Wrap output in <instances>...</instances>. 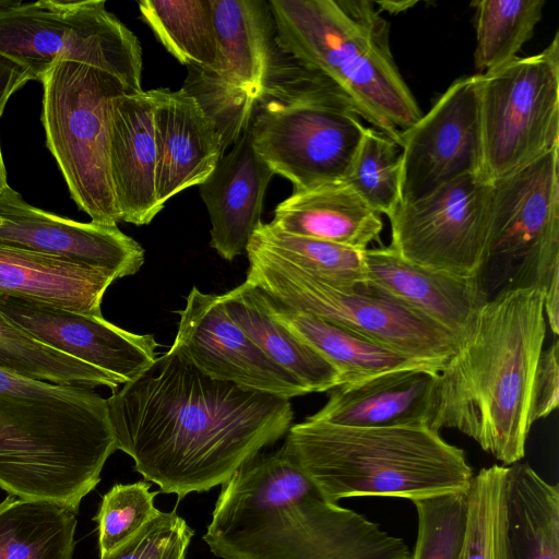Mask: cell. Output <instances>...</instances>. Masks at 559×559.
Returning <instances> with one entry per match:
<instances>
[{
    "label": "cell",
    "mask_w": 559,
    "mask_h": 559,
    "mask_svg": "<svg viewBox=\"0 0 559 559\" xmlns=\"http://www.w3.org/2000/svg\"><path fill=\"white\" fill-rule=\"evenodd\" d=\"M107 404L117 450L179 500L224 485L294 418L289 399L211 378L175 345Z\"/></svg>",
    "instance_id": "1"
},
{
    "label": "cell",
    "mask_w": 559,
    "mask_h": 559,
    "mask_svg": "<svg viewBox=\"0 0 559 559\" xmlns=\"http://www.w3.org/2000/svg\"><path fill=\"white\" fill-rule=\"evenodd\" d=\"M202 538L222 559H411L402 538L328 501L285 444L222 485Z\"/></svg>",
    "instance_id": "2"
},
{
    "label": "cell",
    "mask_w": 559,
    "mask_h": 559,
    "mask_svg": "<svg viewBox=\"0 0 559 559\" xmlns=\"http://www.w3.org/2000/svg\"><path fill=\"white\" fill-rule=\"evenodd\" d=\"M545 336L540 287L510 289L487 300L438 371L429 427L459 430L506 466L522 460Z\"/></svg>",
    "instance_id": "3"
},
{
    "label": "cell",
    "mask_w": 559,
    "mask_h": 559,
    "mask_svg": "<svg viewBox=\"0 0 559 559\" xmlns=\"http://www.w3.org/2000/svg\"><path fill=\"white\" fill-rule=\"evenodd\" d=\"M117 450L107 399L0 368V488L78 511Z\"/></svg>",
    "instance_id": "4"
},
{
    "label": "cell",
    "mask_w": 559,
    "mask_h": 559,
    "mask_svg": "<svg viewBox=\"0 0 559 559\" xmlns=\"http://www.w3.org/2000/svg\"><path fill=\"white\" fill-rule=\"evenodd\" d=\"M277 47L331 81L356 114L400 145L423 115L370 0H271Z\"/></svg>",
    "instance_id": "5"
},
{
    "label": "cell",
    "mask_w": 559,
    "mask_h": 559,
    "mask_svg": "<svg viewBox=\"0 0 559 559\" xmlns=\"http://www.w3.org/2000/svg\"><path fill=\"white\" fill-rule=\"evenodd\" d=\"M284 444L323 497L411 501L468 491L474 472L464 450L429 426L355 428L306 419Z\"/></svg>",
    "instance_id": "6"
},
{
    "label": "cell",
    "mask_w": 559,
    "mask_h": 559,
    "mask_svg": "<svg viewBox=\"0 0 559 559\" xmlns=\"http://www.w3.org/2000/svg\"><path fill=\"white\" fill-rule=\"evenodd\" d=\"M288 59L286 66L276 53L254 105L253 147L294 191L344 182L366 127L331 81Z\"/></svg>",
    "instance_id": "7"
},
{
    "label": "cell",
    "mask_w": 559,
    "mask_h": 559,
    "mask_svg": "<svg viewBox=\"0 0 559 559\" xmlns=\"http://www.w3.org/2000/svg\"><path fill=\"white\" fill-rule=\"evenodd\" d=\"M246 281L275 301L313 314L440 371L459 346L427 317L364 283L340 285L248 243Z\"/></svg>",
    "instance_id": "8"
},
{
    "label": "cell",
    "mask_w": 559,
    "mask_h": 559,
    "mask_svg": "<svg viewBox=\"0 0 559 559\" xmlns=\"http://www.w3.org/2000/svg\"><path fill=\"white\" fill-rule=\"evenodd\" d=\"M41 122L73 201L93 223L120 222L110 179L109 142L114 100L131 94L112 74L57 61L41 78Z\"/></svg>",
    "instance_id": "9"
},
{
    "label": "cell",
    "mask_w": 559,
    "mask_h": 559,
    "mask_svg": "<svg viewBox=\"0 0 559 559\" xmlns=\"http://www.w3.org/2000/svg\"><path fill=\"white\" fill-rule=\"evenodd\" d=\"M0 55L39 82L57 61H72L144 91L140 43L103 0H16L0 10Z\"/></svg>",
    "instance_id": "10"
},
{
    "label": "cell",
    "mask_w": 559,
    "mask_h": 559,
    "mask_svg": "<svg viewBox=\"0 0 559 559\" xmlns=\"http://www.w3.org/2000/svg\"><path fill=\"white\" fill-rule=\"evenodd\" d=\"M490 183L483 293L544 289L559 272V146Z\"/></svg>",
    "instance_id": "11"
},
{
    "label": "cell",
    "mask_w": 559,
    "mask_h": 559,
    "mask_svg": "<svg viewBox=\"0 0 559 559\" xmlns=\"http://www.w3.org/2000/svg\"><path fill=\"white\" fill-rule=\"evenodd\" d=\"M481 167L492 182L559 146V34L540 52L476 74Z\"/></svg>",
    "instance_id": "12"
},
{
    "label": "cell",
    "mask_w": 559,
    "mask_h": 559,
    "mask_svg": "<svg viewBox=\"0 0 559 559\" xmlns=\"http://www.w3.org/2000/svg\"><path fill=\"white\" fill-rule=\"evenodd\" d=\"M491 183L461 177L389 216L391 247L411 263L478 277L489 227Z\"/></svg>",
    "instance_id": "13"
},
{
    "label": "cell",
    "mask_w": 559,
    "mask_h": 559,
    "mask_svg": "<svg viewBox=\"0 0 559 559\" xmlns=\"http://www.w3.org/2000/svg\"><path fill=\"white\" fill-rule=\"evenodd\" d=\"M401 202L411 203L467 175L480 174L476 74L455 80L400 139Z\"/></svg>",
    "instance_id": "14"
},
{
    "label": "cell",
    "mask_w": 559,
    "mask_h": 559,
    "mask_svg": "<svg viewBox=\"0 0 559 559\" xmlns=\"http://www.w3.org/2000/svg\"><path fill=\"white\" fill-rule=\"evenodd\" d=\"M174 344L211 378L290 399L309 393L230 318L221 295L193 286L179 312Z\"/></svg>",
    "instance_id": "15"
},
{
    "label": "cell",
    "mask_w": 559,
    "mask_h": 559,
    "mask_svg": "<svg viewBox=\"0 0 559 559\" xmlns=\"http://www.w3.org/2000/svg\"><path fill=\"white\" fill-rule=\"evenodd\" d=\"M0 311L39 342L93 366L124 384L157 358L151 334H135L103 316L0 297Z\"/></svg>",
    "instance_id": "16"
},
{
    "label": "cell",
    "mask_w": 559,
    "mask_h": 559,
    "mask_svg": "<svg viewBox=\"0 0 559 559\" xmlns=\"http://www.w3.org/2000/svg\"><path fill=\"white\" fill-rule=\"evenodd\" d=\"M0 243L61 257L121 278L144 263V249L117 225L81 223L26 203L10 188L0 197Z\"/></svg>",
    "instance_id": "17"
},
{
    "label": "cell",
    "mask_w": 559,
    "mask_h": 559,
    "mask_svg": "<svg viewBox=\"0 0 559 559\" xmlns=\"http://www.w3.org/2000/svg\"><path fill=\"white\" fill-rule=\"evenodd\" d=\"M154 99L156 192L165 203L192 186H200L224 154L216 122L185 88L151 90Z\"/></svg>",
    "instance_id": "18"
},
{
    "label": "cell",
    "mask_w": 559,
    "mask_h": 559,
    "mask_svg": "<svg viewBox=\"0 0 559 559\" xmlns=\"http://www.w3.org/2000/svg\"><path fill=\"white\" fill-rule=\"evenodd\" d=\"M366 284L441 325L460 341L487 301L478 277L408 262L391 246L362 251Z\"/></svg>",
    "instance_id": "19"
},
{
    "label": "cell",
    "mask_w": 559,
    "mask_h": 559,
    "mask_svg": "<svg viewBox=\"0 0 559 559\" xmlns=\"http://www.w3.org/2000/svg\"><path fill=\"white\" fill-rule=\"evenodd\" d=\"M273 175L254 150L248 127L199 186L211 221V247L223 259L246 253L262 223L263 199Z\"/></svg>",
    "instance_id": "20"
},
{
    "label": "cell",
    "mask_w": 559,
    "mask_h": 559,
    "mask_svg": "<svg viewBox=\"0 0 559 559\" xmlns=\"http://www.w3.org/2000/svg\"><path fill=\"white\" fill-rule=\"evenodd\" d=\"M109 168L120 222L146 225L164 209L156 192L154 99L151 90L114 100Z\"/></svg>",
    "instance_id": "21"
},
{
    "label": "cell",
    "mask_w": 559,
    "mask_h": 559,
    "mask_svg": "<svg viewBox=\"0 0 559 559\" xmlns=\"http://www.w3.org/2000/svg\"><path fill=\"white\" fill-rule=\"evenodd\" d=\"M438 371L413 368L340 384L312 421L355 428L429 426Z\"/></svg>",
    "instance_id": "22"
},
{
    "label": "cell",
    "mask_w": 559,
    "mask_h": 559,
    "mask_svg": "<svg viewBox=\"0 0 559 559\" xmlns=\"http://www.w3.org/2000/svg\"><path fill=\"white\" fill-rule=\"evenodd\" d=\"M111 272L34 250L0 243V297L103 316Z\"/></svg>",
    "instance_id": "23"
},
{
    "label": "cell",
    "mask_w": 559,
    "mask_h": 559,
    "mask_svg": "<svg viewBox=\"0 0 559 559\" xmlns=\"http://www.w3.org/2000/svg\"><path fill=\"white\" fill-rule=\"evenodd\" d=\"M210 1L218 48V70L215 76H210L234 95L255 105L267 83L277 49L269 3Z\"/></svg>",
    "instance_id": "24"
},
{
    "label": "cell",
    "mask_w": 559,
    "mask_h": 559,
    "mask_svg": "<svg viewBox=\"0 0 559 559\" xmlns=\"http://www.w3.org/2000/svg\"><path fill=\"white\" fill-rule=\"evenodd\" d=\"M276 229L364 251L382 230L380 215L345 182L294 191L278 203Z\"/></svg>",
    "instance_id": "25"
},
{
    "label": "cell",
    "mask_w": 559,
    "mask_h": 559,
    "mask_svg": "<svg viewBox=\"0 0 559 559\" xmlns=\"http://www.w3.org/2000/svg\"><path fill=\"white\" fill-rule=\"evenodd\" d=\"M230 318L275 364L311 392L340 385L333 366L317 350L276 320L265 306L259 288L247 281L221 295Z\"/></svg>",
    "instance_id": "26"
},
{
    "label": "cell",
    "mask_w": 559,
    "mask_h": 559,
    "mask_svg": "<svg viewBox=\"0 0 559 559\" xmlns=\"http://www.w3.org/2000/svg\"><path fill=\"white\" fill-rule=\"evenodd\" d=\"M261 293L273 317L333 366L338 373L340 384L401 369L427 368L438 371L429 364L386 348L313 314L292 309Z\"/></svg>",
    "instance_id": "27"
},
{
    "label": "cell",
    "mask_w": 559,
    "mask_h": 559,
    "mask_svg": "<svg viewBox=\"0 0 559 559\" xmlns=\"http://www.w3.org/2000/svg\"><path fill=\"white\" fill-rule=\"evenodd\" d=\"M506 520L513 559H559V489L527 463L508 465Z\"/></svg>",
    "instance_id": "28"
},
{
    "label": "cell",
    "mask_w": 559,
    "mask_h": 559,
    "mask_svg": "<svg viewBox=\"0 0 559 559\" xmlns=\"http://www.w3.org/2000/svg\"><path fill=\"white\" fill-rule=\"evenodd\" d=\"M76 512L10 495L0 502V559H72Z\"/></svg>",
    "instance_id": "29"
},
{
    "label": "cell",
    "mask_w": 559,
    "mask_h": 559,
    "mask_svg": "<svg viewBox=\"0 0 559 559\" xmlns=\"http://www.w3.org/2000/svg\"><path fill=\"white\" fill-rule=\"evenodd\" d=\"M143 21L180 63L215 76L218 48L210 0H143Z\"/></svg>",
    "instance_id": "30"
},
{
    "label": "cell",
    "mask_w": 559,
    "mask_h": 559,
    "mask_svg": "<svg viewBox=\"0 0 559 559\" xmlns=\"http://www.w3.org/2000/svg\"><path fill=\"white\" fill-rule=\"evenodd\" d=\"M0 368L56 384L93 390L120 384L104 371L39 342L0 311Z\"/></svg>",
    "instance_id": "31"
},
{
    "label": "cell",
    "mask_w": 559,
    "mask_h": 559,
    "mask_svg": "<svg viewBox=\"0 0 559 559\" xmlns=\"http://www.w3.org/2000/svg\"><path fill=\"white\" fill-rule=\"evenodd\" d=\"M475 9L476 74L498 69L515 59L543 17L544 0H478Z\"/></svg>",
    "instance_id": "32"
},
{
    "label": "cell",
    "mask_w": 559,
    "mask_h": 559,
    "mask_svg": "<svg viewBox=\"0 0 559 559\" xmlns=\"http://www.w3.org/2000/svg\"><path fill=\"white\" fill-rule=\"evenodd\" d=\"M508 466L474 474L468 490V524L460 559H513L506 520Z\"/></svg>",
    "instance_id": "33"
},
{
    "label": "cell",
    "mask_w": 559,
    "mask_h": 559,
    "mask_svg": "<svg viewBox=\"0 0 559 559\" xmlns=\"http://www.w3.org/2000/svg\"><path fill=\"white\" fill-rule=\"evenodd\" d=\"M249 243L319 276L346 286L366 283L362 251L281 231L261 223Z\"/></svg>",
    "instance_id": "34"
},
{
    "label": "cell",
    "mask_w": 559,
    "mask_h": 559,
    "mask_svg": "<svg viewBox=\"0 0 559 559\" xmlns=\"http://www.w3.org/2000/svg\"><path fill=\"white\" fill-rule=\"evenodd\" d=\"M376 213L388 217L401 202V147L366 127L344 181Z\"/></svg>",
    "instance_id": "35"
},
{
    "label": "cell",
    "mask_w": 559,
    "mask_h": 559,
    "mask_svg": "<svg viewBox=\"0 0 559 559\" xmlns=\"http://www.w3.org/2000/svg\"><path fill=\"white\" fill-rule=\"evenodd\" d=\"M417 538L411 559H460L467 534L468 491H451L413 501Z\"/></svg>",
    "instance_id": "36"
},
{
    "label": "cell",
    "mask_w": 559,
    "mask_h": 559,
    "mask_svg": "<svg viewBox=\"0 0 559 559\" xmlns=\"http://www.w3.org/2000/svg\"><path fill=\"white\" fill-rule=\"evenodd\" d=\"M145 481L116 484L104 495L94 518L98 524L100 557L108 555L132 537L159 510L154 506L158 491H150Z\"/></svg>",
    "instance_id": "37"
},
{
    "label": "cell",
    "mask_w": 559,
    "mask_h": 559,
    "mask_svg": "<svg viewBox=\"0 0 559 559\" xmlns=\"http://www.w3.org/2000/svg\"><path fill=\"white\" fill-rule=\"evenodd\" d=\"M193 530L176 510L159 511L132 537L100 559H183Z\"/></svg>",
    "instance_id": "38"
},
{
    "label": "cell",
    "mask_w": 559,
    "mask_h": 559,
    "mask_svg": "<svg viewBox=\"0 0 559 559\" xmlns=\"http://www.w3.org/2000/svg\"><path fill=\"white\" fill-rule=\"evenodd\" d=\"M559 404V342L542 352L535 371L531 419L534 424L550 415Z\"/></svg>",
    "instance_id": "39"
},
{
    "label": "cell",
    "mask_w": 559,
    "mask_h": 559,
    "mask_svg": "<svg viewBox=\"0 0 559 559\" xmlns=\"http://www.w3.org/2000/svg\"><path fill=\"white\" fill-rule=\"evenodd\" d=\"M32 80L23 67L0 55V117L10 96Z\"/></svg>",
    "instance_id": "40"
},
{
    "label": "cell",
    "mask_w": 559,
    "mask_h": 559,
    "mask_svg": "<svg viewBox=\"0 0 559 559\" xmlns=\"http://www.w3.org/2000/svg\"><path fill=\"white\" fill-rule=\"evenodd\" d=\"M544 312L551 332L559 333V272L556 273L544 288Z\"/></svg>",
    "instance_id": "41"
},
{
    "label": "cell",
    "mask_w": 559,
    "mask_h": 559,
    "mask_svg": "<svg viewBox=\"0 0 559 559\" xmlns=\"http://www.w3.org/2000/svg\"><path fill=\"white\" fill-rule=\"evenodd\" d=\"M380 12L385 11L391 14L399 13L412 8L416 4L415 1H380L374 2Z\"/></svg>",
    "instance_id": "42"
},
{
    "label": "cell",
    "mask_w": 559,
    "mask_h": 559,
    "mask_svg": "<svg viewBox=\"0 0 559 559\" xmlns=\"http://www.w3.org/2000/svg\"><path fill=\"white\" fill-rule=\"evenodd\" d=\"M11 187L7 180V173L2 159L1 146H0V197H2Z\"/></svg>",
    "instance_id": "43"
},
{
    "label": "cell",
    "mask_w": 559,
    "mask_h": 559,
    "mask_svg": "<svg viewBox=\"0 0 559 559\" xmlns=\"http://www.w3.org/2000/svg\"><path fill=\"white\" fill-rule=\"evenodd\" d=\"M16 0H0V10L5 9L12 4H14Z\"/></svg>",
    "instance_id": "44"
},
{
    "label": "cell",
    "mask_w": 559,
    "mask_h": 559,
    "mask_svg": "<svg viewBox=\"0 0 559 559\" xmlns=\"http://www.w3.org/2000/svg\"><path fill=\"white\" fill-rule=\"evenodd\" d=\"M2 223H3V219H2V218H0V225H2Z\"/></svg>",
    "instance_id": "45"
},
{
    "label": "cell",
    "mask_w": 559,
    "mask_h": 559,
    "mask_svg": "<svg viewBox=\"0 0 559 559\" xmlns=\"http://www.w3.org/2000/svg\"><path fill=\"white\" fill-rule=\"evenodd\" d=\"M183 559H186V558H183Z\"/></svg>",
    "instance_id": "46"
}]
</instances>
